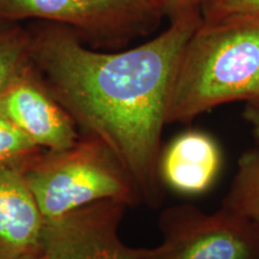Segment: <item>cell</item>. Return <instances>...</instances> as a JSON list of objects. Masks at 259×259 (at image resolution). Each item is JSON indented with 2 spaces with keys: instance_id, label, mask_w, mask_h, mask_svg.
Segmentation results:
<instances>
[{
  "instance_id": "1",
  "label": "cell",
  "mask_w": 259,
  "mask_h": 259,
  "mask_svg": "<svg viewBox=\"0 0 259 259\" xmlns=\"http://www.w3.org/2000/svg\"><path fill=\"white\" fill-rule=\"evenodd\" d=\"M202 23L199 11L170 19L166 30L137 47L100 52L53 23L30 29V63L80 135L118 158L141 197L156 209L166 189L158 176L162 132L185 46Z\"/></svg>"
},
{
  "instance_id": "2",
  "label": "cell",
  "mask_w": 259,
  "mask_h": 259,
  "mask_svg": "<svg viewBox=\"0 0 259 259\" xmlns=\"http://www.w3.org/2000/svg\"><path fill=\"white\" fill-rule=\"evenodd\" d=\"M235 101H259V21L202 22L181 56L167 125Z\"/></svg>"
},
{
  "instance_id": "3",
  "label": "cell",
  "mask_w": 259,
  "mask_h": 259,
  "mask_svg": "<svg viewBox=\"0 0 259 259\" xmlns=\"http://www.w3.org/2000/svg\"><path fill=\"white\" fill-rule=\"evenodd\" d=\"M23 176L45 221L100 200H116L128 208L142 204L115 155L92 136L80 135L64 150H42L24 164Z\"/></svg>"
},
{
  "instance_id": "4",
  "label": "cell",
  "mask_w": 259,
  "mask_h": 259,
  "mask_svg": "<svg viewBox=\"0 0 259 259\" xmlns=\"http://www.w3.org/2000/svg\"><path fill=\"white\" fill-rule=\"evenodd\" d=\"M162 16L154 0H0V22L45 21L96 45L125 44L147 35Z\"/></svg>"
},
{
  "instance_id": "5",
  "label": "cell",
  "mask_w": 259,
  "mask_h": 259,
  "mask_svg": "<svg viewBox=\"0 0 259 259\" xmlns=\"http://www.w3.org/2000/svg\"><path fill=\"white\" fill-rule=\"evenodd\" d=\"M161 242L143 259H259V229L221 206L206 213L189 203L160 213Z\"/></svg>"
},
{
  "instance_id": "6",
  "label": "cell",
  "mask_w": 259,
  "mask_h": 259,
  "mask_svg": "<svg viewBox=\"0 0 259 259\" xmlns=\"http://www.w3.org/2000/svg\"><path fill=\"white\" fill-rule=\"evenodd\" d=\"M128 206L100 200L45 221L44 259H143L148 247L126 245L119 235Z\"/></svg>"
},
{
  "instance_id": "7",
  "label": "cell",
  "mask_w": 259,
  "mask_h": 259,
  "mask_svg": "<svg viewBox=\"0 0 259 259\" xmlns=\"http://www.w3.org/2000/svg\"><path fill=\"white\" fill-rule=\"evenodd\" d=\"M0 115L42 150H64L80 137L76 122L46 88L31 63L0 90Z\"/></svg>"
},
{
  "instance_id": "8",
  "label": "cell",
  "mask_w": 259,
  "mask_h": 259,
  "mask_svg": "<svg viewBox=\"0 0 259 259\" xmlns=\"http://www.w3.org/2000/svg\"><path fill=\"white\" fill-rule=\"evenodd\" d=\"M222 166V150L216 139L204 131L189 130L162 148L158 176L166 190L194 197L212 189Z\"/></svg>"
},
{
  "instance_id": "9",
  "label": "cell",
  "mask_w": 259,
  "mask_h": 259,
  "mask_svg": "<svg viewBox=\"0 0 259 259\" xmlns=\"http://www.w3.org/2000/svg\"><path fill=\"white\" fill-rule=\"evenodd\" d=\"M23 167L0 166V259L41 251L45 219Z\"/></svg>"
},
{
  "instance_id": "10",
  "label": "cell",
  "mask_w": 259,
  "mask_h": 259,
  "mask_svg": "<svg viewBox=\"0 0 259 259\" xmlns=\"http://www.w3.org/2000/svg\"><path fill=\"white\" fill-rule=\"evenodd\" d=\"M221 206L259 229V144L246 150L238 160L235 176Z\"/></svg>"
},
{
  "instance_id": "11",
  "label": "cell",
  "mask_w": 259,
  "mask_h": 259,
  "mask_svg": "<svg viewBox=\"0 0 259 259\" xmlns=\"http://www.w3.org/2000/svg\"><path fill=\"white\" fill-rule=\"evenodd\" d=\"M30 29L15 22H0V90L30 64Z\"/></svg>"
},
{
  "instance_id": "12",
  "label": "cell",
  "mask_w": 259,
  "mask_h": 259,
  "mask_svg": "<svg viewBox=\"0 0 259 259\" xmlns=\"http://www.w3.org/2000/svg\"><path fill=\"white\" fill-rule=\"evenodd\" d=\"M199 14L205 24L259 21V0H203Z\"/></svg>"
},
{
  "instance_id": "13",
  "label": "cell",
  "mask_w": 259,
  "mask_h": 259,
  "mask_svg": "<svg viewBox=\"0 0 259 259\" xmlns=\"http://www.w3.org/2000/svg\"><path fill=\"white\" fill-rule=\"evenodd\" d=\"M41 151V148L0 115V166H24Z\"/></svg>"
},
{
  "instance_id": "14",
  "label": "cell",
  "mask_w": 259,
  "mask_h": 259,
  "mask_svg": "<svg viewBox=\"0 0 259 259\" xmlns=\"http://www.w3.org/2000/svg\"><path fill=\"white\" fill-rule=\"evenodd\" d=\"M203 0H162V11L170 19L185 15L187 12L199 11Z\"/></svg>"
},
{
  "instance_id": "15",
  "label": "cell",
  "mask_w": 259,
  "mask_h": 259,
  "mask_svg": "<svg viewBox=\"0 0 259 259\" xmlns=\"http://www.w3.org/2000/svg\"><path fill=\"white\" fill-rule=\"evenodd\" d=\"M242 116L247 121V124L250 125L252 134H253L254 138L257 139L259 144V101L247 102Z\"/></svg>"
},
{
  "instance_id": "16",
  "label": "cell",
  "mask_w": 259,
  "mask_h": 259,
  "mask_svg": "<svg viewBox=\"0 0 259 259\" xmlns=\"http://www.w3.org/2000/svg\"><path fill=\"white\" fill-rule=\"evenodd\" d=\"M12 259H44V257H42V253L40 251V252H32V253L19 255V257H16Z\"/></svg>"
},
{
  "instance_id": "17",
  "label": "cell",
  "mask_w": 259,
  "mask_h": 259,
  "mask_svg": "<svg viewBox=\"0 0 259 259\" xmlns=\"http://www.w3.org/2000/svg\"><path fill=\"white\" fill-rule=\"evenodd\" d=\"M154 2L156 3V4H157L158 6H160L161 10H162V0H154ZM162 12H163V11H162Z\"/></svg>"
}]
</instances>
